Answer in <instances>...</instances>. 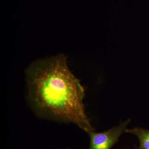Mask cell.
Masks as SVG:
<instances>
[{
    "mask_svg": "<svg viewBox=\"0 0 149 149\" xmlns=\"http://www.w3.org/2000/svg\"><path fill=\"white\" fill-rule=\"evenodd\" d=\"M28 96L39 114L95 131L85 112V89L60 55L35 62L27 72Z\"/></svg>",
    "mask_w": 149,
    "mask_h": 149,
    "instance_id": "1",
    "label": "cell"
},
{
    "mask_svg": "<svg viewBox=\"0 0 149 149\" xmlns=\"http://www.w3.org/2000/svg\"><path fill=\"white\" fill-rule=\"evenodd\" d=\"M130 120L131 119H128L118 126L104 132L96 133L93 131L88 133L91 140L89 149H111L118 141L120 136L126 133L127 125Z\"/></svg>",
    "mask_w": 149,
    "mask_h": 149,
    "instance_id": "2",
    "label": "cell"
},
{
    "mask_svg": "<svg viewBox=\"0 0 149 149\" xmlns=\"http://www.w3.org/2000/svg\"><path fill=\"white\" fill-rule=\"evenodd\" d=\"M126 133L134 134L139 139L140 146L137 149H149V130L135 127L132 129H127Z\"/></svg>",
    "mask_w": 149,
    "mask_h": 149,
    "instance_id": "3",
    "label": "cell"
},
{
    "mask_svg": "<svg viewBox=\"0 0 149 149\" xmlns=\"http://www.w3.org/2000/svg\"></svg>",
    "mask_w": 149,
    "mask_h": 149,
    "instance_id": "4",
    "label": "cell"
},
{
    "mask_svg": "<svg viewBox=\"0 0 149 149\" xmlns=\"http://www.w3.org/2000/svg\"></svg>",
    "mask_w": 149,
    "mask_h": 149,
    "instance_id": "5",
    "label": "cell"
}]
</instances>
